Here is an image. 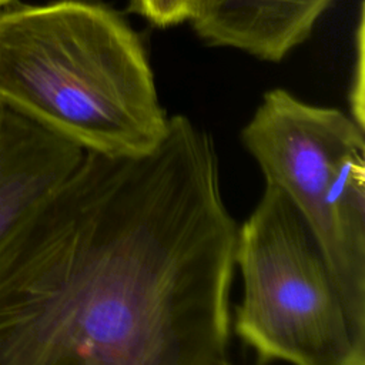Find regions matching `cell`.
I'll list each match as a JSON object with an SVG mask.
<instances>
[{
  "label": "cell",
  "instance_id": "cell-9",
  "mask_svg": "<svg viewBox=\"0 0 365 365\" xmlns=\"http://www.w3.org/2000/svg\"><path fill=\"white\" fill-rule=\"evenodd\" d=\"M11 0H0V7H3V6H6V4H9Z\"/></svg>",
  "mask_w": 365,
  "mask_h": 365
},
{
  "label": "cell",
  "instance_id": "cell-10",
  "mask_svg": "<svg viewBox=\"0 0 365 365\" xmlns=\"http://www.w3.org/2000/svg\"><path fill=\"white\" fill-rule=\"evenodd\" d=\"M225 365H232V364H231V362H227V364H225Z\"/></svg>",
  "mask_w": 365,
  "mask_h": 365
},
{
  "label": "cell",
  "instance_id": "cell-1",
  "mask_svg": "<svg viewBox=\"0 0 365 365\" xmlns=\"http://www.w3.org/2000/svg\"><path fill=\"white\" fill-rule=\"evenodd\" d=\"M237 222L212 137L86 151L0 252V365H225Z\"/></svg>",
  "mask_w": 365,
  "mask_h": 365
},
{
  "label": "cell",
  "instance_id": "cell-7",
  "mask_svg": "<svg viewBox=\"0 0 365 365\" xmlns=\"http://www.w3.org/2000/svg\"><path fill=\"white\" fill-rule=\"evenodd\" d=\"M198 0H130V10L157 27L190 21Z\"/></svg>",
  "mask_w": 365,
  "mask_h": 365
},
{
  "label": "cell",
  "instance_id": "cell-2",
  "mask_svg": "<svg viewBox=\"0 0 365 365\" xmlns=\"http://www.w3.org/2000/svg\"><path fill=\"white\" fill-rule=\"evenodd\" d=\"M0 101L108 155L147 153L168 125L137 33L117 11L84 0L0 13Z\"/></svg>",
  "mask_w": 365,
  "mask_h": 365
},
{
  "label": "cell",
  "instance_id": "cell-4",
  "mask_svg": "<svg viewBox=\"0 0 365 365\" xmlns=\"http://www.w3.org/2000/svg\"><path fill=\"white\" fill-rule=\"evenodd\" d=\"M241 141L265 184L318 241L355 325L365 332V137L351 115L284 88L262 96Z\"/></svg>",
  "mask_w": 365,
  "mask_h": 365
},
{
  "label": "cell",
  "instance_id": "cell-8",
  "mask_svg": "<svg viewBox=\"0 0 365 365\" xmlns=\"http://www.w3.org/2000/svg\"><path fill=\"white\" fill-rule=\"evenodd\" d=\"M364 23L362 14L358 29V56H356V71L358 78L354 80L352 87V97H351V117L364 127Z\"/></svg>",
  "mask_w": 365,
  "mask_h": 365
},
{
  "label": "cell",
  "instance_id": "cell-3",
  "mask_svg": "<svg viewBox=\"0 0 365 365\" xmlns=\"http://www.w3.org/2000/svg\"><path fill=\"white\" fill-rule=\"evenodd\" d=\"M235 264L244 294L234 332L261 362L365 365V332L318 241L278 188L265 184L238 227Z\"/></svg>",
  "mask_w": 365,
  "mask_h": 365
},
{
  "label": "cell",
  "instance_id": "cell-6",
  "mask_svg": "<svg viewBox=\"0 0 365 365\" xmlns=\"http://www.w3.org/2000/svg\"><path fill=\"white\" fill-rule=\"evenodd\" d=\"M334 0H198L190 20L208 44L282 60L312 33Z\"/></svg>",
  "mask_w": 365,
  "mask_h": 365
},
{
  "label": "cell",
  "instance_id": "cell-5",
  "mask_svg": "<svg viewBox=\"0 0 365 365\" xmlns=\"http://www.w3.org/2000/svg\"><path fill=\"white\" fill-rule=\"evenodd\" d=\"M84 153L0 101V252L73 174Z\"/></svg>",
  "mask_w": 365,
  "mask_h": 365
}]
</instances>
